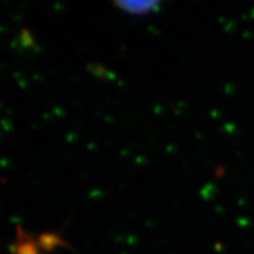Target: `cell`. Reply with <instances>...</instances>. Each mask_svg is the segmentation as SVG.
Instances as JSON below:
<instances>
[{
  "label": "cell",
  "instance_id": "1",
  "mask_svg": "<svg viewBox=\"0 0 254 254\" xmlns=\"http://www.w3.org/2000/svg\"><path fill=\"white\" fill-rule=\"evenodd\" d=\"M117 6L124 11L133 14H145L152 11L154 6L158 5L157 1H117Z\"/></svg>",
  "mask_w": 254,
  "mask_h": 254
}]
</instances>
